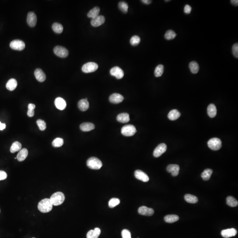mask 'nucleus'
<instances>
[{"mask_svg": "<svg viewBox=\"0 0 238 238\" xmlns=\"http://www.w3.org/2000/svg\"><path fill=\"white\" fill-rule=\"evenodd\" d=\"M52 203L49 198H44L38 203V209L41 212L47 213L50 212L52 208Z\"/></svg>", "mask_w": 238, "mask_h": 238, "instance_id": "f257e3e1", "label": "nucleus"}, {"mask_svg": "<svg viewBox=\"0 0 238 238\" xmlns=\"http://www.w3.org/2000/svg\"><path fill=\"white\" fill-rule=\"evenodd\" d=\"M52 205L59 206L64 202L65 200V196L63 193L57 192L53 194L50 198Z\"/></svg>", "mask_w": 238, "mask_h": 238, "instance_id": "f03ea898", "label": "nucleus"}, {"mask_svg": "<svg viewBox=\"0 0 238 238\" xmlns=\"http://www.w3.org/2000/svg\"><path fill=\"white\" fill-rule=\"evenodd\" d=\"M87 165L92 169L98 170L102 166V161L96 157H91L87 161Z\"/></svg>", "mask_w": 238, "mask_h": 238, "instance_id": "7ed1b4c3", "label": "nucleus"}, {"mask_svg": "<svg viewBox=\"0 0 238 238\" xmlns=\"http://www.w3.org/2000/svg\"><path fill=\"white\" fill-rule=\"evenodd\" d=\"M208 146L212 150L218 151L222 147V142L219 138H213L208 142Z\"/></svg>", "mask_w": 238, "mask_h": 238, "instance_id": "20e7f679", "label": "nucleus"}, {"mask_svg": "<svg viewBox=\"0 0 238 238\" xmlns=\"http://www.w3.org/2000/svg\"><path fill=\"white\" fill-rule=\"evenodd\" d=\"M137 132L136 128L133 125H126L122 127L121 133L125 136H132Z\"/></svg>", "mask_w": 238, "mask_h": 238, "instance_id": "39448f33", "label": "nucleus"}, {"mask_svg": "<svg viewBox=\"0 0 238 238\" xmlns=\"http://www.w3.org/2000/svg\"><path fill=\"white\" fill-rule=\"evenodd\" d=\"M98 65L94 62H88L84 64L82 68V71L86 73H93L98 69Z\"/></svg>", "mask_w": 238, "mask_h": 238, "instance_id": "423d86ee", "label": "nucleus"}, {"mask_svg": "<svg viewBox=\"0 0 238 238\" xmlns=\"http://www.w3.org/2000/svg\"><path fill=\"white\" fill-rule=\"evenodd\" d=\"M53 51L57 56L62 58H65L69 55V52L68 50L61 46H56L53 49Z\"/></svg>", "mask_w": 238, "mask_h": 238, "instance_id": "0eeeda50", "label": "nucleus"}, {"mask_svg": "<svg viewBox=\"0 0 238 238\" xmlns=\"http://www.w3.org/2000/svg\"><path fill=\"white\" fill-rule=\"evenodd\" d=\"M10 47L13 50L21 51L25 48V44L22 40H14L11 42Z\"/></svg>", "mask_w": 238, "mask_h": 238, "instance_id": "6e6552de", "label": "nucleus"}, {"mask_svg": "<svg viewBox=\"0 0 238 238\" xmlns=\"http://www.w3.org/2000/svg\"><path fill=\"white\" fill-rule=\"evenodd\" d=\"M110 73L112 76H114L117 79H121L124 77V71L121 68L117 66L112 68Z\"/></svg>", "mask_w": 238, "mask_h": 238, "instance_id": "1a4fd4ad", "label": "nucleus"}, {"mask_svg": "<svg viewBox=\"0 0 238 238\" xmlns=\"http://www.w3.org/2000/svg\"><path fill=\"white\" fill-rule=\"evenodd\" d=\"M167 150V146L165 143H161L159 144L153 153V155L155 157H158L164 153Z\"/></svg>", "mask_w": 238, "mask_h": 238, "instance_id": "9d476101", "label": "nucleus"}, {"mask_svg": "<svg viewBox=\"0 0 238 238\" xmlns=\"http://www.w3.org/2000/svg\"><path fill=\"white\" fill-rule=\"evenodd\" d=\"M138 212L142 215L151 216L154 214V210L152 208L145 206H142L138 208Z\"/></svg>", "mask_w": 238, "mask_h": 238, "instance_id": "9b49d317", "label": "nucleus"}, {"mask_svg": "<svg viewBox=\"0 0 238 238\" xmlns=\"http://www.w3.org/2000/svg\"><path fill=\"white\" fill-rule=\"evenodd\" d=\"M134 176L137 179L144 182H147L149 180V177L147 175L140 170H137L134 171Z\"/></svg>", "mask_w": 238, "mask_h": 238, "instance_id": "f8f14e48", "label": "nucleus"}, {"mask_svg": "<svg viewBox=\"0 0 238 238\" xmlns=\"http://www.w3.org/2000/svg\"><path fill=\"white\" fill-rule=\"evenodd\" d=\"M37 18V16L33 12H29L27 17V23L29 26L31 27H35L36 24Z\"/></svg>", "mask_w": 238, "mask_h": 238, "instance_id": "ddd939ff", "label": "nucleus"}, {"mask_svg": "<svg viewBox=\"0 0 238 238\" xmlns=\"http://www.w3.org/2000/svg\"><path fill=\"white\" fill-rule=\"evenodd\" d=\"M105 18L103 15H98L94 18L92 19L91 24L94 27H97L102 25L105 23Z\"/></svg>", "mask_w": 238, "mask_h": 238, "instance_id": "4468645a", "label": "nucleus"}, {"mask_svg": "<svg viewBox=\"0 0 238 238\" xmlns=\"http://www.w3.org/2000/svg\"><path fill=\"white\" fill-rule=\"evenodd\" d=\"M124 99V97L122 95L117 93H114L111 94L109 97L110 102L114 104L120 103L123 102Z\"/></svg>", "mask_w": 238, "mask_h": 238, "instance_id": "2eb2a0df", "label": "nucleus"}, {"mask_svg": "<svg viewBox=\"0 0 238 238\" xmlns=\"http://www.w3.org/2000/svg\"><path fill=\"white\" fill-rule=\"evenodd\" d=\"M237 230L234 228H232L222 230L221 232V235L224 238H229L235 236L237 234Z\"/></svg>", "mask_w": 238, "mask_h": 238, "instance_id": "dca6fc26", "label": "nucleus"}, {"mask_svg": "<svg viewBox=\"0 0 238 238\" xmlns=\"http://www.w3.org/2000/svg\"><path fill=\"white\" fill-rule=\"evenodd\" d=\"M167 170L169 173H171L172 176H176L179 173L180 167L175 164H171L167 167Z\"/></svg>", "mask_w": 238, "mask_h": 238, "instance_id": "f3484780", "label": "nucleus"}, {"mask_svg": "<svg viewBox=\"0 0 238 238\" xmlns=\"http://www.w3.org/2000/svg\"><path fill=\"white\" fill-rule=\"evenodd\" d=\"M54 103L56 108L60 110H65L67 106L65 101L60 97H57L55 100Z\"/></svg>", "mask_w": 238, "mask_h": 238, "instance_id": "a211bd4d", "label": "nucleus"}, {"mask_svg": "<svg viewBox=\"0 0 238 238\" xmlns=\"http://www.w3.org/2000/svg\"><path fill=\"white\" fill-rule=\"evenodd\" d=\"M34 75L38 81L43 82L46 80V75L44 71L40 69H37L34 71Z\"/></svg>", "mask_w": 238, "mask_h": 238, "instance_id": "6ab92c4d", "label": "nucleus"}, {"mask_svg": "<svg viewBox=\"0 0 238 238\" xmlns=\"http://www.w3.org/2000/svg\"><path fill=\"white\" fill-rule=\"evenodd\" d=\"M101 233V230L99 228H95L94 230H91L88 232L87 235V238H98Z\"/></svg>", "mask_w": 238, "mask_h": 238, "instance_id": "aec40b11", "label": "nucleus"}, {"mask_svg": "<svg viewBox=\"0 0 238 238\" xmlns=\"http://www.w3.org/2000/svg\"><path fill=\"white\" fill-rule=\"evenodd\" d=\"M78 106L80 110L86 111L89 108V103L87 99H83L79 102Z\"/></svg>", "mask_w": 238, "mask_h": 238, "instance_id": "412c9836", "label": "nucleus"}, {"mask_svg": "<svg viewBox=\"0 0 238 238\" xmlns=\"http://www.w3.org/2000/svg\"><path fill=\"white\" fill-rule=\"evenodd\" d=\"M94 125L93 123L89 122L83 123L80 126V129L83 132H89L94 129Z\"/></svg>", "mask_w": 238, "mask_h": 238, "instance_id": "4be33fe9", "label": "nucleus"}, {"mask_svg": "<svg viewBox=\"0 0 238 238\" xmlns=\"http://www.w3.org/2000/svg\"><path fill=\"white\" fill-rule=\"evenodd\" d=\"M181 115L180 112L178 110H173L169 112L168 117L170 120H175L179 118Z\"/></svg>", "mask_w": 238, "mask_h": 238, "instance_id": "5701e85b", "label": "nucleus"}, {"mask_svg": "<svg viewBox=\"0 0 238 238\" xmlns=\"http://www.w3.org/2000/svg\"><path fill=\"white\" fill-rule=\"evenodd\" d=\"M28 151L27 149H22V150H20L19 153L17 154L16 158H17V160H18V161H24V160L27 158L28 155Z\"/></svg>", "mask_w": 238, "mask_h": 238, "instance_id": "b1692460", "label": "nucleus"}, {"mask_svg": "<svg viewBox=\"0 0 238 238\" xmlns=\"http://www.w3.org/2000/svg\"><path fill=\"white\" fill-rule=\"evenodd\" d=\"M117 121L122 123H126L130 121L129 115L127 113H122L117 116Z\"/></svg>", "mask_w": 238, "mask_h": 238, "instance_id": "393cba45", "label": "nucleus"}, {"mask_svg": "<svg viewBox=\"0 0 238 238\" xmlns=\"http://www.w3.org/2000/svg\"><path fill=\"white\" fill-rule=\"evenodd\" d=\"M208 114L211 118H213L216 116L217 113L216 107L213 104H210L207 108Z\"/></svg>", "mask_w": 238, "mask_h": 238, "instance_id": "a878e982", "label": "nucleus"}, {"mask_svg": "<svg viewBox=\"0 0 238 238\" xmlns=\"http://www.w3.org/2000/svg\"><path fill=\"white\" fill-rule=\"evenodd\" d=\"M17 86V82L15 79H9L6 85V88L10 91H13L16 88Z\"/></svg>", "mask_w": 238, "mask_h": 238, "instance_id": "bb28decb", "label": "nucleus"}, {"mask_svg": "<svg viewBox=\"0 0 238 238\" xmlns=\"http://www.w3.org/2000/svg\"><path fill=\"white\" fill-rule=\"evenodd\" d=\"M100 8L99 7H95L93 8L87 14V16L89 18H91L92 19L94 18L96 16H98L100 13Z\"/></svg>", "mask_w": 238, "mask_h": 238, "instance_id": "cd10ccee", "label": "nucleus"}, {"mask_svg": "<svg viewBox=\"0 0 238 238\" xmlns=\"http://www.w3.org/2000/svg\"><path fill=\"white\" fill-rule=\"evenodd\" d=\"M164 220L167 223H174L179 220V217L176 215H168L165 216Z\"/></svg>", "mask_w": 238, "mask_h": 238, "instance_id": "c85d7f7f", "label": "nucleus"}, {"mask_svg": "<svg viewBox=\"0 0 238 238\" xmlns=\"http://www.w3.org/2000/svg\"><path fill=\"white\" fill-rule=\"evenodd\" d=\"M184 199L186 202L192 204H195L198 202V198L194 195L186 194L184 196Z\"/></svg>", "mask_w": 238, "mask_h": 238, "instance_id": "c756f323", "label": "nucleus"}, {"mask_svg": "<svg viewBox=\"0 0 238 238\" xmlns=\"http://www.w3.org/2000/svg\"><path fill=\"white\" fill-rule=\"evenodd\" d=\"M189 68L192 73L197 74L199 70V65L196 61H192L189 64Z\"/></svg>", "mask_w": 238, "mask_h": 238, "instance_id": "7c9ffc66", "label": "nucleus"}, {"mask_svg": "<svg viewBox=\"0 0 238 238\" xmlns=\"http://www.w3.org/2000/svg\"><path fill=\"white\" fill-rule=\"evenodd\" d=\"M22 148V145L19 142H15L13 143L10 148V152L11 153H15L16 152L20 151Z\"/></svg>", "mask_w": 238, "mask_h": 238, "instance_id": "2f4dec72", "label": "nucleus"}, {"mask_svg": "<svg viewBox=\"0 0 238 238\" xmlns=\"http://www.w3.org/2000/svg\"><path fill=\"white\" fill-rule=\"evenodd\" d=\"M212 173V170L211 169H205L201 174V177L204 180H208L210 178Z\"/></svg>", "mask_w": 238, "mask_h": 238, "instance_id": "473e14b6", "label": "nucleus"}, {"mask_svg": "<svg viewBox=\"0 0 238 238\" xmlns=\"http://www.w3.org/2000/svg\"><path fill=\"white\" fill-rule=\"evenodd\" d=\"M227 204L230 206L232 207L237 206L238 205V202L233 196H229L226 199Z\"/></svg>", "mask_w": 238, "mask_h": 238, "instance_id": "72a5a7b5", "label": "nucleus"}, {"mask_svg": "<svg viewBox=\"0 0 238 238\" xmlns=\"http://www.w3.org/2000/svg\"><path fill=\"white\" fill-rule=\"evenodd\" d=\"M52 28L53 31L57 34H61L63 32V27L61 24L55 23L52 24Z\"/></svg>", "mask_w": 238, "mask_h": 238, "instance_id": "f704fd0d", "label": "nucleus"}, {"mask_svg": "<svg viewBox=\"0 0 238 238\" xmlns=\"http://www.w3.org/2000/svg\"><path fill=\"white\" fill-rule=\"evenodd\" d=\"M164 67L163 65H159L157 66L154 71V75L156 77L161 76L164 72Z\"/></svg>", "mask_w": 238, "mask_h": 238, "instance_id": "c9c22d12", "label": "nucleus"}, {"mask_svg": "<svg viewBox=\"0 0 238 238\" xmlns=\"http://www.w3.org/2000/svg\"><path fill=\"white\" fill-rule=\"evenodd\" d=\"M176 36V33L173 31L169 30L167 31L166 32L165 34V38L167 40H171L175 38Z\"/></svg>", "mask_w": 238, "mask_h": 238, "instance_id": "e433bc0d", "label": "nucleus"}, {"mask_svg": "<svg viewBox=\"0 0 238 238\" xmlns=\"http://www.w3.org/2000/svg\"><path fill=\"white\" fill-rule=\"evenodd\" d=\"M118 7L123 13H127L128 9V5L126 2L124 1H120L118 4Z\"/></svg>", "mask_w": 238, "mask_h": 238, "instance_id": "4c0bfd02", "label": "nucleus"}, {"mask_svg": "<svg viewBox=\"0 0 238 238\" xmlns=\"http://www.w3.org/2000/svg\"><path fill=\"white\" fill-rule=\"evenodd\" d=\"M64 144V140L62 138H57L52 142V146L54 147H60Z\"/></svg>", "mask_w": 238, "mask_h": 238, "instance_id": "58836bf2", "label": "nucleus"}, {"mask_svg": "<svg viewBox=\"0 0 238 238\" xmlns=\"http://www.w3.org/2000/svg\"><path fill=\"white\" fill-rule=\"evenodd\" d=\"M120 203V200L117 198H112L109 202V206L113 208Z\"/></svg>", "mask_w": 238, "mask_h": 238, "instance_id": "ea45409f", "label": "nucleus"}, {"mask_svg": "<svg viewBox=\"0 0 238 238\" xmlns=\"http://www.w3.org/2000/svg\"><path fill=\"white\" fill-rule=\"evenodd\" d=\"M140 41H141V39L140 37L137 35H134L130 38V43L132 46H136L139 44Z\"/></svg>", "mask_w": 238, "mask_h": 238, "instance_id": "a19ab883", "label": "nucleus"}, {"mask_svg": "<svg viewBox=\"0 0 238 238\" xmlns=\"http://www.w3.org/2000/svg\"><path fill=\"white\" fill-rule=\"evenodd\" d=\"M37 124L39 129L43 131V130H45L46 128V122L42 120L39 119V120H37Z\"/></svg>", "mask_w": 238, "mask_h": 238, "instance_id": "79ce46f5", "label": "nucleus"}, {"mask_svg": "<svg viewBox=\"0 0 238 238\" xmlns=\"http://www.w3.org/2000/svg\"><path fill=\"white\" fill-rule=\"evenodd\" d=\"M123 238H132L130 231L128 229H124L122 230L121 233Z\"/></svg>", "mask_w": 238, "mask_h": 238, "instance_id": "37998d69", "label": "nucleus"}, {"mask_svg": "<svg viewBox=\"0 0 238 238\" xmlns=\"http://www.w3.org/2000/svg\"><path fill=\"white\" fill-rule=\"evenodd\" d=\"M233 54L234 56L236 58L238 57V43H235L234 45L233 46Z\"/></svg>", "mask_w": 238, "mask_h": 238, "instance_id": "c03bdc74", "label": "nucleus"}, {"mask_svg": "<svg viewBox=\"0 0 238 238\" xmlns=\"http://www.w3.org/2000/svg\"><path fill=\"white\" fill-rule=\"evenodd\" d=\"M7 177V174L5 171H0V180L6 179Z\"/></svg>", "mask_w": 238, "mask_h": 238, "instance_id": "a18cd8bd", "label": "nucleus"}, {"mask_svg": "<svg viewBox=\"0 0 238 238\" xmlns=\"http://www.w3.org/2000/svg\"><path fill=\"white\" fill-rule=\"evenodd\" d=\"M192 8L190 5H186L184 9V12L186 14H190L192 11Z\"/></svg>", "mask_w": 238, "mask_h": 238, "instance_id": "49530a36", "label": "nucleus"}, {"mask_svg": "<svg viewBox=\"0 0 238 238\" xmlns=\"http://www.w3.org/2000/svg\"><path fill=\"white\" fill-rule=\"evenodd\" d=\"M27 114H28V116L29 117H33L34 114V110H28Z\"/></svg>", "mask_w": 238, "mask_h": 238, "instance_id": "de8ad7c7", "label": "nucleus"}, {"mask_svg": "<svg viewBox=\"0 0 238 238\" xmlns=\"http://www.w3.org/2000/svg\"><path fill=\"white\" fill-rule=\"evenodd\" d=\"M35 108V105L33 104H29L28 106V110H34Z\"/></svg>", "mask_w": 238, "mask_h": 238, "instance_id": "09e8293b", "label": "nucleus"}, {"mask_svg": "<svg viewBox=\"0 0 238 238\" xmlns=\"http://www.w3.org/2000/svg\"><path fill=\"white\" fill-rule=\"evenodd\" d=\"M141 1L144 4H146V5H149L152 2V1H150V0H142Z\"/></svg>", "mask_w": 238, "mask_h": 238, "instance_id": "8fccbe9b", "label": "nucleus"}, {"mask_svg": "<svg viewBox=\"0 0 238 238\" xmlns=\"http://www.w3.org/2000/svg\"><path fill=\"white\" fill-rule=\"evenodd\" d=\"M6 125L5 124H2L0 122V130H3L5 128Z\"/></svg>", "mask_w": 238, "mask_h": 238, "instance_id": "3c124183", "label": "nucleus"}, {"mask_svg": "<svg viewBox=\"0 0 238 238\" xmlns=\"http://www.w3.org/2000/svg\"><path fill=\"white\" fill-rule=\"evenodd\" d=\"M231 4L235 6H238V0H231Z\"/></svg>", "mask_w": 238, "mask_h": 238, "instance_id": "603ef678", "label": "nucleus"}, {"mask_svg": "<svg viewBox=\"0 0 238 238\" xmlns=\"http://www.w3.org/2000/svg\"></svg>", "mask_w": 238, "mask_h": 238, "instance_id": "864d4df0", "label": "nucleus"}, {"mask_svg": "<svg viewBox=\"0 0 238 238\" xmlns=\"http://www.w3.org/2000/svg\"><path fill=\"white\" fill-rule=\"evenodd\" d=\"M0 212H1V210H0Z\"/></svg>", "mask_w": 238, "mask_h": 238, "instance_id": "5fc2aeb1", "label": "nucleus"}]
</instances>
